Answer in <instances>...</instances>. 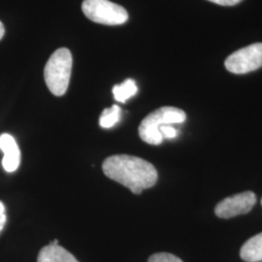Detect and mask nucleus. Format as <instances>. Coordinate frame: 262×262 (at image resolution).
Masks as SVG:
<instances>
[{
	"instance_id": "nucleus-15",
	"label": "nucleus",
	"mask_w": 262,
	"mask_h": 262,
	"mask_svg": "<svg viewBox=\"0 0 262 262\" xmlns=\"http://www.w3.org/2000/svg\"><path fill=\"white\" fill-rule=\"evenodd\" d=\"M6 223V213H5V206L0 201V232L4 228V225Z\"/></svg>"
},
{
	"instance_id": "nucleus-3",
	"label": "nucleus",
	"mask_w": 262,
	"mask_h": 262,
	"mask_svg": "<svg viewBox=\"0 0 262 262\" xmlns=\"http://www.w3.org/2000/svg\"><path fill=\"white\" fill-rule=\"evenodd\" d=\"M187 120V115L176 107H161L149 114L140 123L139 136L141 139L150 145H159L163 138L159 127L165 124L183 123Z\"/></svg>"
},
{
	"instance_id": "nucleus-4",
	"label": "nucleus",
	"mask_w": 262,
	"mask_h": 262,
	"mask_svg": "<svg viewBox=\"0 0 262 262\" xmlns=\"http://www.w3.org/2000/svg\"><path fill=\"white\" fill-rule=\"evenodd\" d=\"M82 10L88 19L105 26H120L128 19L126 10L109 0H84Z\"/></svg>"
},
{
	"instance_id": "nucleus-7",
	"label": "nucleus",
	"mask_w": 262,
	"mask_h": 262,
	"mask_svg": "<svg viewBox=\"0 0 262 262\" xmlns=\"http://www.w3.org/2000/svg\"><path fill=\"white\" fill-rule=\"evenodd\" d=\"M0 150L3 151L2 166L7 172H14L19 168L20 163V151L15 138L4 133L0 136Z\"/></svg>"
},
{
	"instance_id": "nucleus-6",
	"label": "nucleus",
	"mask_w": 262,
	"mask_h": 262,
	"mask_svg": "<svg viewBox=\"0 0 262 262\" xmlns=\"http://www.w3.org/2000/svg\"><path fill=\"white\" fill-rule=\"evenodd\" d=\"M256 203L253 191H245L233 196L226 197L215 208V214L221 219H229L249 213Z\"/></svg>"
},
{
	"instance_id": "nucleus-2",
	"label": "nucleus",
	"mask_w": 262,
	"mask_h": 262,
	"mask_svg": "<svg viewBox=\"0 0 262 262\" xmlns=\"http://www.w3.org/2000/svg\"><path fill=\"white\" fill-rule=\"evenodd\" d=\"M73 59L71 52L66 48H60L51 56L44 69V78L49 91L56 95L62 96L69 85Z\"/></svg>"
},
{
	"instance_id": "nucleus-14",
	"label": "nucleus",
	"mask_w": 262,
	"mask_h": 262,
	"mask_svg": "<svg viewBox=\"0 0 262 262\" xmlns=\"http://www.w3.org/2000/svg\"><path fill=\"white\" fill-rule=\"evenodd\" d=\"M215 4L223 5V6H233L238 3H240L242 0H208Z\"/></svg>"
},
{
	"instance_id": "nucleus-13",
	"label": "nucleus",
	"mask_w": 262,
	"mask_h": 262,
	"mask_svg": "<svg viewBox=\"0 0 262 262\" xmlns=\"http://www.w3.org/2000/svg\"><path fill=\"white\" fill-rule=\"evenodd\" d=\"M159 132L162 136V138H167V139H173L178 136V130L173 127L171 124H165L159 127Z\"/></svg>"
},
{
	"instance_id": "nucleus-11",
	"label": "nucleus",
	"mask_w": 262,
	"mask_h": 262,
	"mask_svg": "<svg viewBox=\"0 0 262 262\" xmlns=\"http://www.w3.org/2000/svg\"><path fill=\"white\" fill-rule=\"evenodd\" d=\"M121 119V108L118 105H113L111 108L104 109L99 119V124L103 128H110Z\"/></svg>"
},
{
	"instance_id": "nucleus-1",
	"label": "nucleus",
	"mask_w": 262,
	"mask_h": 262,
	"mask_svg": "<svg viewBox=\"0 0 262 262\" xmlns=\"http://www.w3.org/2000/svg\"><path fill=\"white\" fill-rule=\"evenodd\" d=\"M104 174L113 181L129 188L134 194L154 187L158 182V171L145 159L128 155L111 156L104 160Z\"/></svg>"
},
{
	"instance_id": "nucleus-8",
	"label": "nucleus",
	"mask_w": 262,
	"mask_h": 262,
	"mask_svg": "<svg viewBox=\"0 0 262 262\" xmlns=\"http://www.w3.org/2000/svg\"><path fill=\"white\" fill-rule=\"evenodd\" d=\"M37 262H79L72 253L59 245L50 244L38 254Z\"/></svg>"
},
{
	"instance_id": "nucleus-17",
	"label": "nucleus",
	"mask_w": 262,
	"mask_h": 262,
	"mask_svg": "<svg viewBox=\"0 0 262 262\" xmlns=\"http://www.w3.org/2000/svg\"><path fill=\"white\" fill-rule=\"evenodd\" d=\"M261 205H262V199H261Z\"/></svg>"
},
{
	"instance_id": "nucleus-9",
	"label": "nucleus",
	"mask_w": 262,
	"mask_h": 262,
	"mask_svg": "<svg viewBox=\"0 0 262 262\" xmlns=\"http://www.w3.org/2000/svg\"><path fill=\"white\" fill-rule=\"evenodd\" d=\"M240 255L245 261H262V233L253 236L244 244Z\"/></svg>"
},
{
	"instance_id": "nucleus-10",
	"label": "nucleus",
	"mask_w": 262,
	"mask_h": 262,
	"mask_svg": "<svg viewBox=\"0 0 262 262\" xmlns=\"http://www.w3.org/2000/svg\"><path fill=\"white\" fill-rule=\"evenodd\" d=\"M138 92L137 84L134 80L127 79L121 84H117L113 88V94L117 101L124 103L127 99L134 96Z\"/></svg>"
},
{
	"instance_id": "nucleus-16",
	"label": "nucleus",
	"mask_w": 262,
	"mask_h": 262,
	"mask_svg": "<svg viewBox=\"0 0 262 262\" xmlns=\"http://www.w3.org/2000/svg\"><path fill=\"white\" fill-rule=\"evenodd\" d=\"M4 34H5V28H4L3 24L0 21V40L3 38Z\"/></svg>"
},
{
	"instance_id": "nucleus-5",
	"label": "nucleus",
	"mask_w": 262,
	"mask_h": 262,
	"mask_svg": "<svg viewBox=\"0 0 262 262\" xmlns=\"http://www.w3.org/2000/svg\"><path fill=\"white\" fill-rule=\"evenodd\" d=\"M226 69L234 74H246L262 67V43L242 48L225 59Z\"/></svg>"
},
{
	"instance_id": "nucleus-12",
	"label": "nucleus",
	"mask_w": 262,
	"mask_h": 262,
	"mask_svg": "<svg viewBox=\"0 0 262 262\" xmlns=\"http://www.w3.org/2000/svg\"><path fill=\"white\" fill-rule=\"evenodd\" d=\"M148 262H183L174 254L167 253H155L150 256Z\"/></svg>"
}]
</instances>
